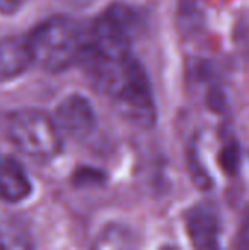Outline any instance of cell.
Here are the masks:
<instances>
[{"mask_svg": "<svg viewBox=\"0 0 249 250\" xmlns=\"http://www.w3.org/2000/svg\"><path fill=\"white\" fill-rule=\"evenodd\" d=\"M34 63L28 37L0 40V82L22 75Z\"/></svg>", "mask_w": 249, "mask_h": 250, "instance_id": "8992f818", "label": "cell"}, {"mask_svg": "<svg viewBox=\"0 0 249 250\" xmlns=\"http://www.w3.org/2000/svg\"><path fill=\"white\" fill-rule=\"evenodd\" d=\"M95 113L91 103L78 94L65 98L56 110V125L60 132L82 139L95 127Z\"/></svg>", "mask_w": 249, "mask_h": 250, "instance_id": "5b68a950", "label": "cell"}, {"mask_svg": "<svg viewBox=\"0 0 249 250\" xmlns=\"http://www.w3.org/2000/svg\"><path fill=\"white\" fill-rule=\"evenodd\" d=\"M28 0H0V12L1 13H13L19 10Z\"/></svg>", "mask_w": 249, "mask_h": 250, "instance_id": "7c38bea8", "label": "cell"}, {"mask_svg": "<svg viewBox=\"0 0 249 250\" xmlns=\"http://www.w3.org/2000/svg\"><path fill=\"white\" fill-rule=\"evenodd\" d=\"M7 132L15 146L32 160L47 163L62 151L60 130L56 122L40 110L13 113Z\"/></svg>", "mask_w": 249, "mask_h": 250, "instance_id": "277c9868", "label": "cell"}, {"mask_svg": "<svg viewBox=\"0 0 249 250\" xmlns=\"http://www.w3.org/2000/svg\"><path fill=\"white\" fill-rule=\"evenodd\" d=\"M34 62L47 72H63L79 63L85 50V34L81 26L65 16H54L28 35Z\"/></svg>", "mask_w": 249, "mask_h": 250, "instance_id": "7a4b0ae2", "label": "cell"}, {"mask_svg": "<svg viewBox=\"0 0 249 250\" xmlns=\"http://www.w3.org/2000/svg\"><path fill=\"white\" fill-rule=\"evenodd\" d=\"M186 229L189 237L198 249L219 248L220 220L208 207H197L186 217Z\"/></svg>", "mask_w": 249, "mask_h": 250, "instance_id": "52a82bcc", "label": "cell"}, {"mask_svg": "<svg viewBox=\"0 0 249 250\" xmlns=\"http://www.w3.org/2000/svg\"><path fill=\"white\" fill-rule=\"evenodd\" d=\"M94 85L107 95L122 117L139 127H153L157 120L154 94L148 76L132 54L119 59L85 57Z\"/></svg>", "mask_w": 249, "mask_h": 250, "instance_id": "6da1fadb", "label": "cell"}, {"mask_svg": "<svg viewBox=\"0 0 249 250\" xmlns=\"http://www.w3.org/2000/svg\"><path fill=\"white\" fill-rule=\"evenodd\" d=\"M238 242L239 246L242 248H249V211L245 214V218L241 224V230L238 234Z\"/></svg>", "mask_w": 249, "mask_h": 250, "instance_id": "8fae6325", "label": "cell"}, {"mask_svg": "<svg viewBox=\"0 0 249 250\" xmlns=\"http://www.w3.org/2000/svg\"><path fill=\"white\" fill-rule=\"evenodd\" d=\"M191 170L194 173V179L197 182V185L203 189H208L211 188L213 182L211 177L208 176V171L204 168V166L200 161V155L197 154V151H194L191 154Z\"/></svg>", "mask_w": 249, "mask_h": 250, "instance_id": "30bf717a", "label": "cell"}, {"mask_svg": "<svg viewBox=\"0 0 249 250\" xmlns=\"http://www.w3.org/2000/svg\"><path fill=\"white\" fill-rule=\"evenodd\" d=\"M219 163L226 174L236 176L239 173L241 163H242V152H241V146L236 141H232L225 145V148L220 151Z\"/></svg>", "mask_w": 249, "mask_h": 250, "instance_id": "9c48e42d", "label": "cell"}, {"mask_svg": "<svg viewBox=\"0 0 249 250\" xmlns=\"http://www.w3.org/2000/svg\"><path fill=\"white\" fill-rule=\"evenodd\" d=\"M138 28L139 18L134 9L125 4L110 6L97 18L90 34L85 35V50L82 59H119L129 56Z\"/></svg>", "mask_w": 249, "mask_h": 250, "instance_id": "3957f363", "label": "cell"}, {"mask_svg": "<svg viewBox=\"0 0 249 250\" xmlns=\"http://www.w3.org/2000/svg\"><path fill=\"white\" fill-rule=\"evenodd\" d=\"M62 1H65V3H68V4H70V6H78V7H81V6H88L91 1H94V0H62Z\"/></svg>", "mask_w": 249, "mask_h": 250, "instance_id": "4fadbf2b", "label": "cell"}, {"mask_svg": "<svg viewBox=\"0 0 249 250\" xmlns=\"http://www.w3.org/2000/svg\"><path fill=\"white\" fill-rule=\"evenodd\" d=\"M31 182L22 166L12 157H0V198L16 204L29 196Z\"/></svg>", "mask_w": 249, "mask_h": 250, "instance_id": "ba28073f", "label": "cell"}]
</instances>
